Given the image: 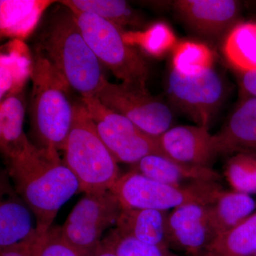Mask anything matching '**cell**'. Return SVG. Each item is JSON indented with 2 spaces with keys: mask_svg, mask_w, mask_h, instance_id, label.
Here are the masks:
<instances>
[{
  "mask_svg": "<svg viewBox=\"0 0 256 256\" xmlns=\"http://www.w3.org/2000/svg\"><path fill=\"white\" fill-rule=\"evenodd\" d=\"M224 174L234 192L256 193V152H242L227 162Z\"/></svg>",
  "mask_w": 256,
  "mask_h": 256,
  "instance_id": "obj_25",
  "label": "cell"
},
{
  "mask_svg": "<svg viewBox=\"0 0 256 256\" xmlns=\"http://www.w3.org/2000/svg\"><path fill=\"white\" fill-rule=\"evenodd\" d=\"M72 11L100 64L124 84L146 88L149 67L139 52L126 42L121 28L95 14Z\"/></svg>",
  "mask_w": 256,
  "mask_h": 256,
  "instance_id": "obj_6",
  "label": "cell"
},
{
  "mask_svg": "<svg viewBox=\"0 0 256 256\" xmlns=\"http://www.w3.org/2000/svg\"><path fill=\"white\" fill-rule=\"evenodd\" d=\"M95 256H117L114 252H109V250H106L104 248L99 247L98 250L96 252Z\"/></svg>",
  "mask_w": 256,
  "mask_h": 256,
  "instance_id": "obj_32",
  "label": "cell"
},
{
  "mask_svg": "<svg viewBox=\"0 0 256 256\" xmlns=\"http://www.w3.org/2000/svg\"><path fill=\"white\" fill-rule=\"evenodd\" d=\"M60 4L50 12L42 25L35 50L82 98H97L107 80L102 64L82 36L72 10Z\"/></svg>",
  "mask_w": 256,
  "mask_h": 256,
  "instance_id": "obj_2",
  "label": "cell"
},
{
  "mask_svg": "<svg viewBox=\"0 0 256 256\" xmlns=\"http://www.w3.org/2000/svg\"><path fill=\"white\" fill-rule=\"evenodd\" d=\"M30 117L38 148L64 151L73 124L74 106L67 84L40 52L32 62Z\"/></svg>",
  "mask_w": 256,
  "mask_h": 256,
  "instance_id": "obj_3",
  "label": "cell"
},
{
  "mask_svg": "<svg viewBox=\"0 0 256 256\" xmlns=\"http://www.w3.org/2000/svg\"><path fill=\"white\" fill-rule=\"evenodd\" d=\"M227 62L239 73L256 70V23H240L226 36L223 46Z\"/></svg>",
  "mask_w": 256,
  "mask_h": 256,
  "instance_id": "obj_21",
  "label": "cell"
},
{
  "mask_svg": "<svg viewBox=\"0 0 256 256\" xmlns=\"http://www.w3.org/2000/svg\"><path fill=\"white\" fill-rule=\"evenodd\" d=\"M129 38L149 54L156 57L173 52L178 44L174 31L169 25L163 22L156 23L143 33L133 34Z\"/></svg>",
  "mask_w": 256,
  "mask_h": 256,
  "instance_id": "obj_28",
  "label": "cell"
},
{
  "mask_svg": "<svg viewBox=\"0 0 256 256\" xmlns=\"http://www.w3.org/2000/svg\"><path fill=\"white\" fill-rule=\"evenodd\" d=\"M170 102L196 126L210 128L225 100L223 79L212 68L184 76L172 69L166 82Z\"/></svg>",
  "mask_w": 256,
  "mask_h": 256,
  "instance_id": "obj_10",
  "label": "cell"
},
{
  "mask_svg": "<svg viewBox=\"0 0 256 256\" xmlns=\"http://www.w3.org/2000/svg\"><path fill=\"white\" fill-rule=\"evenodd\" d=\"M215 134L220 154L256 152V98H244Z\"/></svg>",
  "mask_w": 256,
  "mask_h": 256,
  "instance_id": "obj_15",
  "label": "cell"
},
{
  "mask_svg": "<svg viewBox=\"0 0 256 256\" xmlns=\"http://www.w3.org/2000/svg\"><path fill=\"white\" fill-rule=\"evenodd\" d=\"M252 256H256V252Z\"/></svg>",
  "mask_w": 256,
  "mask_h": 256,
  "instance_id": "obj_33",
  "label": "cell"
},
{
  "mask_svg": "<svg viewBox=\"0 0 256 256\" xmlns=\"http://www.w3.org/2000/svg\"><path fill=\"white\" fill-rule=\"evenodd\" d=\"M210 205L192 204L178 207L168 214L166 233L172 250L188 256H201L214 239L210 224Z\"/></svg>",
  "mask_w": 256,
  "mask_h": 256,
  "instance_id": "obj_12",
  "label": "cell"
},
{
  "mask_svg": "<svg viewBox=\"0 0 256 256\" xmlns=\"http://www.w3.org/2000/svg\"><path fill=\"white\" fill-rule=\"evenodd\" d=\"M256 202L247 194L224 191L210 205V224L214 238L226 233L252 215Z\"/></svg>",
  "mask_w": 256,
  "mask_h": 256,
  "instance_id": "obj_19",
  "label": "cell"
},
{
  "mask_svg": "<svg viewBox=\"0 0 256 256\" xmlns=\"http://www.w3.org/2000/svg\"><path fill=\"white\" fill-rule=\"evenodd\" d=\"M159 141L165 156L180 164L212 168L220 154L216 134L202 126L172 128L160 136Z\"/></svg>",
  "mask_w": 256,
  "mask_h": 256,
  "instance_id": "obj_13",
  "label": "cell"
},
{
  "mask_svg": "<svg viewBox=\"0 0 256 256\" xmlns=\"http://www.w3.org/2000/svg\"><path fill=\"white\" fill-rule=\"evenodd\" d=\"M64 162L78 180L86 194L110 191L120 178L118 162L99 136L84 104L74 105Z\"/></svg>",
  "mask_w": 256,
  "mask_h": 256,
  "instance_id": "obj_4",
  "label": "cell"
},
{
  "mask_svg": "<svg viewBox=\"0 0 256 256\" xmlns=\"http://www.w3.org/2000/svg\"><path fill=\"white\" fill-rule=\"evenodd\" d=\"M50 2L1 0V32L4 36L24 38L31 33Z\"/></svg>",
  "mask_w": 256,
  "mask_h": 256,
  "instance_id": "obj_20",
  "label": "cell"
},
{
  "mask_svg": "<svg viewBox=\"0 0 256 256\" xmlns=\"http://www.w3.org/2000/svg\"><path fill=\"white\" fill-rule=\"evenodd\" d=\"M256 252V214L214 239L201 256H252Z\"/></svg>",
  "mask_w": 256,
  "mask_h": 256,
  "instance_id": "obj_22",
  "label": "cell"
},
{
  "mask_svg": "<svg viewBox=\"0 0 256 256\" xmlns=\"http://www.w3.org/2000/svg\"><path fill=\"white\" fill-rule=\"evenodd\" d=\"M9 175L36 222V234L46 233L62 206L80 190L78 180L56 150L30 144L9 162Z\"/></svg>",
  "mask_w": 256,
  "mask_h": 256,
  "instance_id": "obj_1",
  "label": "cell"
},
{
  "mask_svg": "<svg viewBox=\"0 0 256 256\" xmlns=\"http://www.w3.org/2000/svg\"><path fill=\"white\" fill-rule=\"evenodd\" d=\"M72 10L90 13L116 26L141 28L143 20L127 2L119 0H67L60 2Z\"/></svg>",
  "mask_w": 256,
  "mask_h": 256,
  "instance_id": "obj_23",
  "label": "cell"
},
{
  "mask_svg": "<svg viewBox=\"0 0 256 256\" xmlns=\"http://www.w3.org/2000/svg\"><path fill=\"white\" fill-rule=\"evenodd\" d=\"M32 250L33 256H85L64 240L60 226H54L46 233L36 234Z\"/></svg>",
  "mask_w": 256,
  "mask_h": 256,
  "instance_id": "obj_29",
  "label": "cell"
},
{
  "mask_svg": "<svg viewBox=\"0 0 256 256\" xmlns=\"http://www.w3.org/2000/svg\"><path fill=\"white\" fill-rule=\"evenodd\" d=\"M132 170L154 181L176 186L200 182H218L222 178L220 173L212 168L180 164L156 154L143 158L132 165Z\"/></svg>",
  "mask_w": 256,
  "mask_h": 256,
  "instance_id": "obj_14",
  "label": "cell"
},
{
  "mask_svg": "<svg viewBox=\"0 0 256 256\" xmlns=\"http://www.w3.org/2000/svg\"><path fill=\"white\" fill-rule=\"evenodd\" d=\"M239 82L245 98H256V70L240 73Z\"/></svg>",
  "mask_w": 256,
  "mask_h": 256,
  "instance_id": "obj_30",
  "label": "cell"
},
{
  "mask_svg": "<svg viewBox=\"0 0 256 256\" xmlns=\"http://www.w3.org/2000/svg\"><path fill=\"white\" fill-rule=\"evenodd\" d=\"M97 98L109 110L127 118L141 130L154 138L173 128L174 112L146 88L112 84L106 80Z\"/></svg>",
  "mask_w": 256,
  "mask_h": 256,
  "instance_id": "obj_9",
  "label": "cell"
},
{
  "mask_svg": "<svg viewBox=\"0 0 256 256\" xmlns=\"http://www.w3.org/2000/svg\"><path fill=\"white\" fill-rule=\"evenodd\" d=\"M32 63L20 52L1 56V100L12 94L22 92L28 76L32 74Z\"/></svg>",
  "mask_w": 256,
  "mask_h": 256,
  "instance_id": "obj_27",
  "label": "cell"
},
{
  "mask_svg": "<svg viewBox=\"0 0 256 256\" xmlns=\"http://www.w3.org/2000/svg\"><path fill=\"white\" fill-rule=\"evenodd\" d=\"M122 210L118 198L110 191L86 194L60 227L62 237L82 255L95 256L102 234L117 223Z\"/></svg>",
  "mask_w": 256,
  "mask_h": 256,
  "instance_id": "obj_7",
  "label": "cell"
},
{
  "mask_svg": "<svg viewBox=\"0 0 256 256\" xmlns=\"http://www.w3.org/2000/svg\"><path fill=\"white\" fill-rule=\"evenodd\" d=\"M82 104L96 124L99 136L118 163L137 164L146 156H165L159 138L146 134L132 121L102 105L97 98Z\"/></svg>",
  "mask_w": 256,
  "mask_h": 256,
  "instance_id": "obj_8",
  "label": "cell"
},
{
  "mask_svg": "<svg viewBox=\"0 0 256 256\" xmlns=\"http://www.w3.org/2000/svg\"><path fill=\"white\" fill-rule=\"evenodd\" d=\"M168 216V212L162 210L122 208L114 228L140 242L169 248L166 233Z\"/></svg>",
  "mask_w": 256,
  "mask_h": 256,
  "instance_id": "obj_18",
  "label": "cell"
},
{
  "mask_svg": "<svg viewBox=\"0 0 256 256\" xmlns=\"http://www.w3.org/2000/svg\"><path fill=\"white\" fill-rule=\"evenodd\" d=\"M173 6L192 31L212 40L228 34L240 11V3L234 0H178Z\"/></svg>",
  "mask_w": 256,
  "mask_h": 256,
  "instance_id": "obj_11",
  "label": "cell"
},
{
  "mask_svg": "<svg viewBox=\"0 0 256 256\" xmlns=\"http://www.w3.org/2000/svg\"><path fill=\"white\" fill-rule=\"evenodd\" d=\"M25 105L22 92L10 94L0 105V148L9 162L24 152L32 142L24 131Z\"/></svg>",
  "mask_w": 256,
  "mask_h": 256,
  "instance_id": "obj_17",
  "label": "cell"
},
{
  "mask_svg": "<svg viewBox=\"0 0 256 256\" xmlns=\"http://www.w3.org/2000/svg\"><path fill=\"white\" fill-rule=\"evenodd\" d=\"M110 192L122 208L168 212L184 205H212L224 192L218 182H200L176 186L154 181L131 170L120 176Z\"/></svg>",
  "mask_w": 256,
  "mask_h": 256,
  "instance_id": "obj_5",
  "label": "cell"
},
{
  "mask_svg": "<svg viewBox=\"0 0 256 256\" xmlns=\"http://www.w3.org/2000/svg\"><path fill=\"white\" fill-rule=\"evenodd\" d=\"M101 247L117 256H182L168 247L151 245L128 236L116 228L102 239Z\"/></svg>",
  "mask_w": 256,
  "mask_h": 256,
  "instance_id": "obj_26",
  "label": "cell"
},
{
  "mask_svg": "<svg viewBox=\"0 0 256 256\" xmlns=\"http://www.w3.org/2000/svg\"><path fill=\"white\" fill-rule=\"evenodd\" d=\"M5 178L1 181L0 204V249L34 238L36 227H34L32 210L15 196Z\"/></svg>",
  "mask_w": 256,
  "mask_h": 256,
  "instance_id": "obj_16",
  "label": "cell"
},
{
  "mask_svg": "<svg viewBox=\"0 0 256 256\" xmlns=\"http://www.w3.org/2000/svg\"><path fill=\"white\" fill-rule=\"evenodd\" d=\"M34 238L0 249V256H33L32 244Z\"/></svg>",
  "mask_w": 256,
  "mask_h": 256,
  "instance_id": "obj_31",
  "label": "cell"
},
{
  "mask_svg": "<svg viewBox=\"0 0 256 256\" xmlns=\"http://www.w3.org/2000/svg\"><path fill=\"white\" fill-rule=\"evenodd\" d=\"M215 55L213 50L201 42H180L172 52V70L184 76H194L213 68Z\"/></svg>",
  "mask_w": 256,
  "mask_h": 256,
  "instance_id": "obj_24",
  "label": "cell"
}]
</instances>
